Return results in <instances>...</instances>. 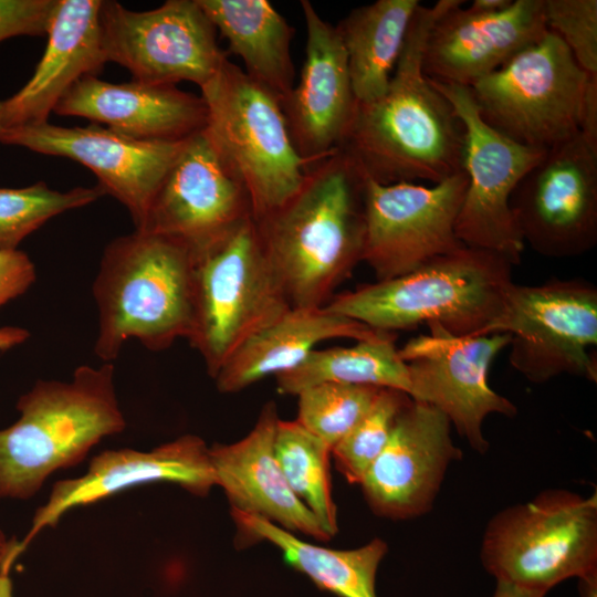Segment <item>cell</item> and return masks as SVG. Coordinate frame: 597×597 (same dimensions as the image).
<instances>
[{"instance_id":"1","label":"cell","mask_w":597,"mask_h":597,"mask_svg":"<svg viewBox=\"0 0 597 597\" xmlns=\"http://www.w3.org/2000/svg\"><path fill=\"white\" fill-rule=\"evenodd\" d=\"M463 0L417 8L386 92L357 103L339 148L380 184H438L463 171L465 127L423 72L428 34L436 20Z\"/></svg>"},{"instance_id":"2","label":"cell","mask_w":597,"mask_h":597,"mask_svg":"<svg viewBox=\"0 0 597 597\" xmlns=\"http://www.w3.org/2000/svg\"><path fill=\"white\" fill-rule=\"evenodd\" d=\"M254 222L291 307L325 306L363 258V171L338 148L310 166L283 206Z\"/></svg>"},{"instance_id":"3","label":"cell","mask_w":597,"mask_h":597,"mask_svg":"<svg viewBox=\"0 0 597 597\" xmlns=\"http://www.w3.org/2000/svg\"><path fill=\"white\" fill-rule=\"evenodd\" d=\"M94 353L113 362L132 338L151 352L188 338L193 318V251L165 234L135 230L104 249L93 283Z\"/></svg>"},{"instance_id":"4","label":"cell","mask_w":597,"mask_h":597,"mask_svg":"<svg viewBox=\"0 0 597 597\" xmlns=\"http://www.w3.org/2000/svg\"><path fill=\"white\" fill-rule=\"evenodd\" d=\"M17 409L20 418L0 430V498L33 496L50 474L126 426L109 362L77 367L71 381L38 380Z\"/></svg>"},{"instance_id":"5","label":"cell","mask_w":597,"mask_h":597,"mask_svg":"<svg viewBox=\"0 0 597 597\" xmlns=\"http://www.w3.org/2000/svg\"><path fill=\"white\" fill-rule=\"evenodd\" d=\"M512 266L464 245L407 274L336 294L325 307L380 332L437 323L458 336L481 335L514 283Z\"/></svg>"},{"instance_id":"6","label":"cell","mask_w":597,"mask_h":597,"mask_svg":"<svg viewBox=\"0 0 597 597\" xmlns=\"http://www.w3.org/2000/svg\"><path fill=\"white\" fill-rule=\"evenodd\" d=\"M480 558L496 583L542 596L597 576V492L548 489L505 507L488 522Z\"/></svg>"},{"instance_id":"7","label":"cell","mask_w":597,"mask_h":597,"mask_svg":"<svg viewBox=\"0 0 597 597\" xmlns=\"http://www.w3.org/2000/svg\"><path fill=\"white\" fill-rule=\"evenodd\" d=\"M200 90L203 132L242 180L258 221L296 193L313 164L296 150L280 97L229 59Z\"/></svg>"},{"instance_id":"8","label":"cell","mask_w":597,"mask_h":597,"mask_svg":"<svg viewBox=\"0 0 597 597\" xmlns=\"http://www.w3.org/2000/svg\"><path fill=\"white\" fill-rule=\"evenodd\" d=\"M290 307L253 219L193 252V318L187 339L210 377Z\"/></svg>"},{"instance_id":"9","label":"cell","mask_w":597,"mask_h":597,"mask_svg":"<svg viewBox=\"0 0 597 597\" xmlns=\"http://www.w3.org/2000/svg\"><path fill=\"white\" fill-rule=\"evenodd\" d=\"M593 77L547 30L469 88L480 116L493 129L521 145L549 149L580 132Z\"/></svg>"},{"instance_id":"10","label":"cell","mask_w":597,"mask_h":597,"mask_svg":"<svg viewBox=\"0 0 597 597\" xmlns=\"http://www.w3.org/2000/svg\"><path fill=\"white\" fill-rule=\"evenodd\" d=\"M511 336L509 362L534 384L563 374L597 381V287L584 279L509 289L481 335Z\"/></svg>"},{"instance_id":"11","label":"cell","mask_w":597,"mask_h":597,"mask_svg":"<svg viewBox=\"0 0 597 597\" xmlns=\"http://www.w3.org/2000/svg\"><path fill=\"white\" fill-rule=\"evenodd\" d=\"M100 29L106 60L127 69L137 82L189 81L201 88L228 60L197 0H168L148 11L102 0Z\"/></svg>"},{"instance_id":"12","label":"cell","mask_w":597,"mask_h":597,"mask_svg":"<svg viewBox=\"0 0 597 597\" xmlns=\"http://www.w3.org/2000/svg\"><path fill=\"white\" fill-rule=\"evenodd\" d=\"M429 81L452 104L465 127L463 170L468 185L455 221V235L465 247L498 253L517 265L525 243L510 200L519 182L547 149L521 145L493 129L480 116L469 87Z\"/></svg>"},{"instance_id":"13","label":"cell","mask_w":597,"mask_h":597,"mask_svg":"<svg viewBox=\"0 0 597 597\" xmlns=\"http://www.w3.org/2000/svg\"><path fill=\"white\" fill-rule=\"evenodd\" d=\"M427 326L428 334L412 337L398 348L409 371V396L444 413L470 447L484 454L489 450L482 428L485 418L517 413L515 405L489 384L491 365L510 345L511 336H458L437 323Z\"/></svg>"},{"instance_id":"14","label":"cell","mask_w":597,"mask_h":597,"mask_svg":"<svg viewBox=\"0 0 597 597\" xmlns=\"http://www.w3.org/2000/svg\"><path fill=\"white\" fill-rule=\"evenodd\" d=\"M365 235L362 261L377 281L407 274L464 247L455 221L468 185L460 171L432 186L380 184L364 172Z\"/></svg>"},{"instance_id":"15","label":"cell","mask_w":597,"mask_h":597,"mask_svg":"<svg viewBox=\"0 0 597 597\" xmlns=\"http://www.w3.org/2000/svg\"><path fill=\"white\" fill-rule=\"evenodd\" d=\"M510 207L524 241L548 258H573L597 243V139L579 132L547 149L519 182Z\"/></svg>"},{"instance_id":"16","label":"cell","mask_w":597,"mask_h":597,"mask_svg":"<svg viewBox=\"0 0 597 597\" xmlns=\"http://www.w3.org/2000/svg\"><path fill=\"white\" fill-rule=\"evenodd\" d=\"M250 219L252 207L242 180L202 129L186 139L135 230L176 238L196 252Z\"/></svg>"},{"instance_id":"17","label":"cell","mask_w":597,"mask_h":597,"mask_svg":"<svg viewBox=\"0 0 597 597\" xmlns=\"http://www.w3.org/2000/svg\"><path fill=\"white\" fill-rule=\"evenodd\" d=\"M185 142L136 139L95 123L63 127L45 122L0 129V143L4 145L70 158L91 169L104 192L129 211L135 229L142 227Z\"/></svg>"},{"instance_id":"18","label":"cell","mask_w":597,"mask_h":597,"mask_svg":"<svg viewBox=\"0 0 597 597\" xmlns=\"http://www.w3.org/2000/svg\"><path fill=\"white\" fill-rule=\"evenodd\" d=\"M451 428L440 410L410 399L359 483L373 513L404 521L432 509L449 467L462 458Z\"/></svg>"},{"instance_id":"19","label":"cell","mask_w":597,"mask_h":597,"mask_svg":"<svg viewBox=\"0 0 597 597\" xmlns=\"http://www.w3.org/2000/svg\"><path fill=\"white\" fill-rule=\"evenodd\" d=\"M300 6L306 29L305 60L298 83L281 106L296 150L314 164L341 147L357 101L336 25L325 21L311 1L301 0Z\"/></svg>"},{"instance_id":"20","label":"cell","mask_w":597,"mask_h":597,"mask_svg":"<svg viewBox=\"0 0 597 597\" xmlns=\"http://www.w3.org/2000/svg\"><path fill=\"white\" fill-rule=\"evenodd\" d=\"M156 481L177 483L195 495H207L217 485V478L205 441L185 434L150 451H103L93 458L85 474L54 484L48 502L38 509L29 533L19 543L18 554L44 527L55 526L69 510Z\"/></svg>"},{"instance_id":"21","label":"cell","mask_w":597,"mask_h":597,"mask_svg":"<svg viewBox=\"0 0 597 597\" xmlns=\"http://www.w3.org/2000/svg\"><path fill=\"white\" fill-rule=\"evenodd\" d=\"M463 3L443 12L428 34L422 67L433 81L470 87L547 32L543 0H513L495 13Z\"/></svg>"},{"instance_id":"22","label":"cell","mask_w":597,"mask_h":597,"mask_svg":"<svg viewBox=\"0 0 597 597\" xmlns=\"http://www.w3.org/2000/svg\"><path fill=\"white\" fill-rule=\"evenodd\" d=\"M102 0H56L46 46L31 78L0 102V129L48 122L64 94L81 78L96 76L107 62L102 46Z\"/></svg>"},{"instance_id":"23","label":"cell","mask_w":597,"mask_h":597,"mask_svg":"<svg viewBox=\"0 0 597 597\" xmlns=\"http://www.w3.org/2000/svg\"><path fill=\"white\" fill-rule=\"evenodd\" d=\"M105 124L123 135L154 142H180L201 132L207 107L201 95L176 85L133 81L109 83L97 76L77 81L54 111Z\"/></svg>"},{"instance_id":"24","label":"cell","mask_w":597,"mask_h":597,"mask_svg":"<svg viewBox=\"0 0 597 597\" xmlns=\"http://www.w3.org/2000/svg\"><path fill=\"white\" fill-rule=\"evenodd\" d=\"M273 401L265 404L252 430L241 440L214 443L209 455L232 510L263 517L317 541L331 537L289 486L274 453L279 421Z\"/></svg>"},{"instance_id":"25","label":"cell","mask_w":597,"mask_h":597,"mask_svg":"<svg viewBox=\"0 0 597 597\" xmlns=\"http://www.w3.org/2000/svg\"><path fill=\"white\" fill-rule=\"evenodd\" d=\"M379 332L325 306L290 307L243 343L213 379L220 392H237L268 376L294 369L322 342L332 338L357 342Z\"/></svg>"},{"instance_id":"26","label":"cell","mask_w":597,"mask_h":597,"mask_svg":"<svg viewBox=\"0 0 597 597\" xmlns=\"http://www.w3.org/2000/svg\"><path fill=\"white\" fill-rule=\"evenodd\" d=\"M244 72L282 100L295 85L294 28L266 0H197Z\"/></svg>"},{"instance_id":"27","label":"cell","mask_w":597,"mask_h":597,"mask_svg":"<svg viewBox=\"0 0 597 597\" xmlns=\"http://www.w3.org/2000/svg\"><path fill=\"white\" fill-rule=\"evenodd\" d=\"M231 516L242 538L273 544L289 566L320 589L337 597H377L376 575L388 552L384 540L376 537L356 548L333 549L305 542L258 515L231 509Z\"/></svg>"},{"instance_id":"28","label":"cell","mask_w":597,"mask_h":597,"mask_svg":"<svg viewBox=\"0 0 597 597\" xmlns=\"http://www.w3.org/2000/svg\"><path fill=\"white\" fill-rule=\"evenodd\" d=\"M419 0H377L353 9L336 25L357 103L387 90Z\"/></svg>"},{"instance_id":"29","label":"cell","mask_w":597,"mask_h":597,"mask_svg":"<svg viewBox=\"0 0 597 597\" xmlns=\"http://www.w3.org/2000/svg\"><path fill=\"white\" fill-rule=\"evenodd\" d=\"M395 341L394 333L379 332L354 346L316 348L300 366L275 376L277 390L296 396L314 385L338 383L392 388L409 395L408 367Z\"/></svg>"},{"instance_id":"30","label":"cell","mask_w":597,"mask_h":597,"mask_svg":"<svg viewBox=\"0 0 597 597\" xmlns=\"http://www.w3.org/2000/svg\"><path fill=\"white\" fill-rule=\"evenodd\" d=\"M332 449L297 420L279 419L274 453L282 473L303 504L332 538L338 531L337 509L332 495Z\"/></svg>"},{"instance_id":"31","label":"cell","mask_w":597,"mask_h":597,"mask_svg":"<svg viewBox=\"0 0 597 597\" xmlns=\"http://www.w3.org/2000/svg\"><path fill=\"white\" fill-rule=\"evenodd\" d=\"M104 195L98 185L67 191L51 189L43 181L22 188H0V251L18 250L23 239L53 217L85 207Z\"/></svg>"},{"instance_id":"32","label":"cell","mask_w":597,"mask_h":597,"mask_svg":"<svg viewBox=\"0 0 597 597\" xmlns=\"http://www.w3.org/2000/svg\"><path fill=\"white\" fill-rule=\"evenodd\" d=\"M379 389L338 383L311 386L296 395V420L333 449L367 412Z\"/></svg>"},{"instance_id":"33","label":"cell","mask_w":597,"mask_h":597,"mask_svg":"<svg viewBox=\"0 0 597 597\" xmlns=\"http://www.w3.org/2000/svg\"><path fill=\"white\" fill-rule=\"evenodd\" d=\"M410 399L401 390L380 388L367 412L334 446L331 455L348 483L359 485L387 444L398 415Z\"/></svg>"},{"instance_id":"34","label":"cell","mask_w":597,"mask_h":597,"mask_svg":"<svg viewBox=\"0 0 597 597\" xmlns=\"http://www.w3.org/2000/svg\"><path fill=\"white\" fill-rule=\"evenodd\" d=\"M546 29L557 34L577 64L597 76V1L543 0Z\"/></svg>"},{"instance_id":"35","label":"cell","mask_w":597,"mask_h":597,"mask_svg":"<svg viewBox=\"0 0 597 597\" xmlns=\"http://www.w3.org/2000/svg\"><path fill=\"white\" fill-rule=\"evenodd\" d=\"M56 0H0V42L44 35Z\"/></svg>"},{"instance_id":"36","label":"cell","mask_w":597,"mask_h":597,"mask_svg":"<svg viewBox=\"0 0 597 597\" xmlns=\"http://www.w3.org/2000/svg\"><path fill=\"white\" fill-rule=\"evenodd\" d=\"M35 279L34 264L25 252L0 251V308L24 294Z\"/></svg>"},{"instance_id":"37","label":"cell","mask_w":597,"mask_h":597,"mask_svg":"<svg viewBox=\"0 0 597 597\" xmlns=\"http://www.w3.org/2000/svg\"><path fill=\"white\" fill-rule=\"evenodd\" d=\"M29 336L30 332L23 327H0V353L24 343L29 338Z\"/></svg>"},{"instance_id":"38","label":"cell","mask_w":597,"mask_h":597,"mask_svg":"<svg viewBox=\"0 0 597 597\" xmlns=\"http://www.w3.org/2000/svg\"><path fill=\"white\" fill-rule=\"evenodd\" d=\"M18 542L15 540L8 541L3 532L0 530V572L9 574V570L19 556L17 548Z\"/></svg>"},{"instance_id":"39","label":"cell","mask_w":597,"mask_h":597,"mask_svg":"<svg viewBox=\"0 0 597 597\" xmlns=\"http://www.w3.org/2000/svg\"><path fill=\"white\" fill-rule=\"evenodd\" d=\"M513 0H474L469 9L481 13L500 12L511 6Z\"/></svg>"},{"instance_id":"40","label":"cell","mask_w":597,"mask_h":597,"mask_svg":"<svg viewBox=\"0 0 597 597\" xmlns=\"http://www.w3.org/2000/svg\"><path fill=\"white\" fill-rule=\"evenodd\" d=\"M491 597H544V596L540 594H535V593L525 591V590H522L520 588H516L514 586H510L506 584L496 583L495 589Z\"/></svg>"},{"instance_id":"41","label":"cell","mask_w":597,"mask_h":597,"mask_svg":"<svg viewBox=\"0 0 597 597\" xmlns=\"http://www.w3.org/2000/svg\"><path fill=\"white\" fill-rule=\"evenodd\" d=\"M578 582L582 597H597V576Z\"/></svg>"},{"instance_id":"42","label":"cell","mask_w":597,"mask_h":597,"mask_svg":"<svg viewBox=\"0 0 597 597\" xmlns=\"http://www.w3.org/2000/svg\"><path fill=\"white\" fill-rule=\"evenodd\" d=\"M0 597H12V583L9 574L0 572Z\"/></svg>"}]
</instances>
